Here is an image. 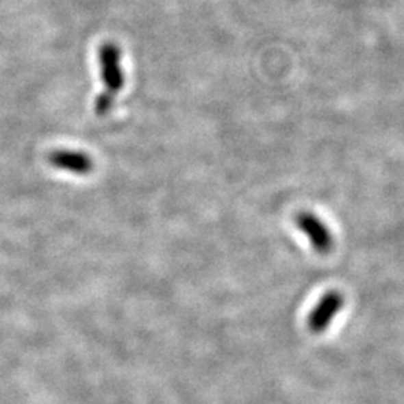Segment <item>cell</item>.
<instances>
[{
	"label": "cell",
	"mask_w": 404,
	"mask_h": 404,
	"mask_svg": "<svg viewBox=\"0 0 404 404\" xmlns=\"http://www.w3.org/2000/svg\"><path fill=\"white\" fill-rule=\"evenodd\" d=\"M295 225L307 240L310 241L313 250L319 255H328L334 247L333 232L316 214L310 212H300L295 216Z\"/></svg>",
	"instance_id": "6da1fadb"
},
{
	"label": "cell",
	"mask_w": 404,
	"mask_h": 404,
	"mask_svg": "<svg viewBox=\"0 0 404 404\" xmlns=\"http://www.w3.org/2000/svg\"><path fill=\"white\" fill-rule=\"evenodd\" d=\"M120 48L116 44L105 42L99 47L98 60L105 92H110L116 96L125 86V75L120 66Z\"/></svg>",
	"instance_id": "7a4b0ae2"
},
{
	"label": "cell",
	"mask_w": 404,
	"mask_h": 404,
	"mask_svg": "<svg viewBox=\"0 0 404 404\" xmlns=\"http://www.w3.org/2000/svg\"><path fill=\"white\" fill-rule=\"evenodd\" d=\"M344 304V296L338 292V290H329L325 295L320 298V301L314 305L309 316V329L314 334H322L325 331L336 314L342 310Z\"/></svg>",
	"instance_id": "3957f363"
},
{
	"label": "cell",
	"mask_w": 404,
	"mask_h": 404,
	"mask_svg": "<svg viewBox=\"0 0 404 404\" xmlns=\"http://www.w3.org/2000/svg\"><path fill=\"white\" fill-rule=\"evenodd\" d=\"M47 160L51 166L72 174L86 175L93 171V159L84 151L64 149L54 150L47 156Z\"/></svg>",
	"instance_id": "277c9868"
},
{
	"label": "cell",
	"mask_w": 404,
	"mask_h": 404,
	"mask_svg": "<svg viewBox=\"0 0 404 404\" xmlns=\"http://www.w3.org/2000/svg\"><path fill=\"white\" fill-rule=\"evenodd\" d=\"M114 102H116V94L103 90L94 101V112L99 117L107 116L112 110V107H114Z\"/></svg>",
	"instance_id": "5b68a950"
}]
</instances>
